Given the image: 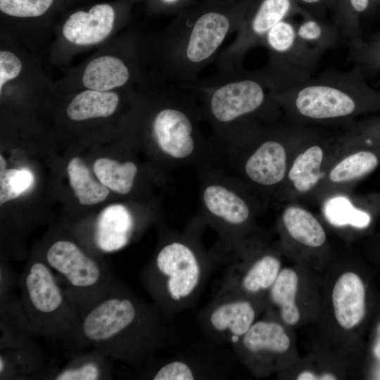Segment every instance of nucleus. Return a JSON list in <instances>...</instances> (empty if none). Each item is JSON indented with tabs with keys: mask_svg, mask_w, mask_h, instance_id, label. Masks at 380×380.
Returning <instances> with one entry per match:
<instances>
[{
	"mask_svg": "<svg viewBox=\"0 0 380 380\" xmlns=\"http://www.w3.org/2000/svg\"><path fill=\"white\" fill-rule=\"evenodd\" d=\"M167 322L153 303L116 277L107 295L82 317L78 347L91 346L138 367L170 343Z\"/></svg>",
	"mask_w": 380,
	"mask_h": 380,
	"instance_id": "nucleus-1",
	"label": "nucleus"
},
{
	"mask_svg": "<svg viewBox=\"0 0 380 380\" xmlns=\"http://www.w3.org/2000/svg\"><path fill=\"white\" fill-rule=\"evenodd\" d=\"M204 224L198 218L183 232L165 234L153 258L141 271L143 286L168 321L196 304L213 274L210 252L201 240Z\"/></svg>",
	"mask_w": 380,
	"mask_h": 380,
	"instance_id": "nucleus-2",
	"label": "nucleus"
},
{
	"mask_svg": "<svg viewBox=\"0 0 380 380\" xmlns=\"http://www.w3.org/2000/svg\"><path fill=\"white\" fill-rule=\"evenodd\" d=\"M291 119L327 123L348 120L370 106L357 70L328 72L272 94Z\"/></svg>",
	"mask_w": 380,
	"mask_h": 380,
	"instance_id": "nucleus-3",
	"label": "nucleus"
},
{
	"mask_svg": "<svg viewBox=\"0 0 380 380\" xmlns=\"http://www.w3.org/2000/svg\"><path fill=\"white\" fill-rule=\"evenodd\" d=\"M20 281V300L34 335L78 347L82 315L47 263L30 262Z\"/></svg>",
	"mask_w": 380,
	"mask_h": 380,
	"instance_id": "nucleus-4",
	"label": "nucleus"
},
{
	"mask_svg": "<svg viewBox=\"0 0 380 380\" xmlns=\"http://www.w3.org/2000/svg\"><path fill=\"white\" fill-rule=\"evenodd\" d=\"M45 262L64 279V291L82 318L108 293L116 277L76 243L58 240L47 249Z\"/></svg>",
	"mask_w": 380,
	"mask_h": 380,
	"instance_id": "nucleus-5",
	"label": "nucleus"
},
{
	"mask_svg": "<svg viewBox=\"0 0 380 380\" xmlns=\"http://www.w3.org/2000/svg\"><path fill=\"white\" fill-rule=\"evenodd\" d=\"M206 173L201 187V219L216 231L222 243L245 239L253 218L249 201L228 177Z\"/></svg>",
	"mask_w": 380,
	"mask_h": 380,
	"instance_id": "nucleus-6",
	"label": "nucleus"
},
{
	"mask_svg": "<svg viewBox=\"0 0 380 380\" xmlns=\"http://www.w3.org/2000/svg\"><path fill=\"white\" fill-rule=\"evenodd\" d=\"M152 131L160 152L172 168L205 163L215 155L203 144L189 113L178 106L160 110L154 118Z\"/></svg>",
	"mask_w": 380,
	"mask_h": 380,
	"instance_id": "nucleus-7",
	"label": "nucleus"
},
{
	"mask_svg": "<svg viewBox=\"0 0 380 380\" xmlns=\"http://www.w3.org/2000/svg\"><path fill=\"white\" fill-rule=\"evenodd\" d=\"M264 304L241 295H215L199 312L198 323L210 340L232 346L254 324Z\"/></svg>",
	"mask_w": 380,
	"mask_h": 380,
	"instance_id": "nucleus-8",
	"label": "nucleus"
},
{
	"mask_svg": "<svg viewBox=\"0 0 380 380\" xmlns=\"http://www.w3.org/2000/svg\"><path fill=\"white\" fill-rule=\"evenodd\" d=\"M267 85L283 88L275 75L267 80L247 77L222 85L210 99L209 110L213 120L228 125L256 113L268 99L273 98V93L266 92Z\"/></svg>",
	"mask_w": 380,
	"mask_h": 380,
	"instance_id": "nucleus-9",
	"label": "nucleus"
},
{
	"mask_svg": "<svg viewBox=\"0 0 380 380\" xmlns=\"http://www.w3.org/2000/svg\"><path fill=\"white\" fill-rule=\"evenodd\" d=\"M239 359L257 376L279 367L281 357L291 347V339L277 321H255L248 331L232 345Z\"/></svg>",
	"mask_w": 380,
	"mask_h": 380,
	"instance_id": "nucleus-10",
	"label": "nucleus"
},
{
	"mask_svg": "<svg viewBox=\"0 0 380 380\" xmlns=\"http://www.w3.org/2000/svg\"><path fill=\"white\" fill-rule=\"evenodd\" d=\"M288 156L287 146L281 137H266L248 153L240 169L251 184L264 188L273 187L286 177Z\"/></svg>",
	"mask_w": 380,
	"mask_h": 380,
	"instance_id": "nucleus-11",
	"label": "nucleus"
},
{
	"mask_svg": "<svg viewBox=\"0 0 380 380\" xmlns=\"http://www.w3.org/2000/svg\"><path fill=\"white\" fill-rule=\"evenodd\" d=\"M335 319L345 330L355 327L365 314V288L353 272H345L336 281L331 293Z\"/></svg>",
	"mask_w": 380,
	"mask_h": 380,
	"instance_id": "nucleus-12",
	"label": "nucleus"
},
{
	"mask_svg": "<svg viewBox=\"0 0 380 380\" xmlns=\"http://www.w3.org/2000/svg\"><path fill=\"white\" fill-rule=\"evenodd\" d=\"M115 12L108 4H97L89 12L72 14L63 27L64 37L77 45H91L103 40L111 32Z\"/></svg>",
	"mask_w": 380,
	"mask_h": 380,
	"instance_id": "nucleus-13",
	"label": "nucleus"
},
{
	"mask_svg": "<svg viewBox=\"0 0 380 380\" xmlns=\"http://www.w3.org/2000/svg\"><path fill=\"white\" fill-rule=\"evenodd\" d=\"M136 222L131 211L122 204L107 206L99 214L94 242L99 249L110 253L125 247L132 240Z\"/></svg>",
	"mask_w": 380,
	"mask_h": 380,
	"instance_id": "nucleus-14",
	"label": "nucleus"
},
{
	"mask_svg": "<svg viewBox=\"0 0 380 380\" xmlns=\"http://www.w3.org/2000/svg\"><path fill=\"white\" fill-rule=\"evenodd\" d=\"M229 20L223 14L209 12L201 15L190 32L185 55L191 63L208 60L220 47L229 30Z\"/></svg>",
	"mask_w": 380,
	"mask_h": 380,
	"instance_id": "nucleus-15",
	"label": "nucleus"
},
{
	"mask_svg": "<svg viewBox=\"0 0 380 380\" xmlns=\"http://www.w3.org/2000/svg\"><path fill=\"white\" fill-rule=\"evenodd\" d=\"M326 158L327 151L323 143L312 142L304 146L289 165L286 178L293 189L300 194H306L315 189L322 178Z\"/></svg>",
	"mask_w": 380,
	"mask_h": 380,
	"instance_id": "nucleus-16",
	"label": "nucleus"
},
{
	"mask_svg": "<svg viewBox=\"0 0 380 380\" xmlns=\"http://www.w3.org/2000/svg\"><path fill=\"white\" fill-rule=\"evenodd\" d=\"M379 163L380 145L365 143L334 165L327 179L336 185L352 183L372 172Z\"/></svg>",
	"mask_w": 380,
	"mask_h": 380,
	"instance_id": "nucleus-17",
	"label": "nucleus"
},
{
	"mask_svg": "<svg viewBox=\"0 0 380 380\" xmlns=\"http://www.w3.org/2000/svg\"><path fill=\"white\" fill-rule=\"evenodd\" d=\"M287 234L299 243L319 248L327 241L325 230L319 220L308 210L298 205H289L281 215Z\"/></svg>",
	"mask_w": 380,
	"mask_h": 380,
	"instance_id": "nucleus-18",
	"label": "nucleus"
},
{
	"mask_svg": "<svg viewBox=\"0 0 380 380\" xmlns=\"http://www.w3.org/2000/svg\"><path fill=\"white\" fill-rule=\"evenodd\" d=\"M1 349L18 348L31 343L33 330L20 300L1 299Z\"/></svg>",
	"mask_w": 380,
	"mask_h": 380,
	"instance_id": "nucleus-19",
	"label": "nucleus"
},
{
	"mask_svg": "<svg viewBox=\"0 0 380 380\" xmlns=\"http://www.w3.org/2000/svg\"><path fill=\"white\" fill-rule=\"evenodd\" d=\"M298 276L291 268L282 269L270 289L267 300L272 308L278 309L279 317L287 325H295L300 320V311L296 304Z\"/></svg>",
	"mask_w": 380,
	"mask_h": 380,
	"instance_id": "nucleus-20",
	"label": "nucleus"
},
{
	"mask_svg": "<svg viewBox=\"0 0 380 380\" xmlns=\"http://www.w3.org/2000/svg\"><path fill=\"white\" fill-rule=\"evenodd\" d=\"M129 78V70L118 58L104 56L91 61L86 67L82 82L90 89L107 91L123 85Z\"/></svg>",
	"mask_w": 380,
	"mask_h": 380,
	"instance_id": "nucleus-21",
	"label": "nucleus"
},
{
	"mask_svg": "<svg viewBox=\"0 0 380 380\" xmlns=\"http://www.w3.org/2000/svg\"><path fill=\"white\" fill-rule=\"evenodd\" d=\"M94 350L80 354L56 372L55 380H99L111 377L110 360L103 352Z\"/></svg>",
	"mask_w": 380,
	"mask_h": 380,
	"instance_id": "nucleus-22",
	"label": "nucleus"
},
{
	"mask_svg": "<svg viewBox=\"0 0 380 380\" xmlns=\"http://www.w3.org/2000/svg\"><path fill=\"white\" fill-rule=\"evenodd\" d=\"M295 0H262L243 32V45L265 37L268 31L293 11Z\"/></svg>",
	"mask_w": 380,
	"mask_h": 380,
	"instance_id": "nucleus-23",
	"label": "nucleus"
},
{
	"mask_svg": "<svg viewBox=\"0 0 380 380\" xmlns=\"http://www.w3.org/2000/svg\"><path fill=\"white\" fill-rule=\"evenodd\" d=\"M119 103L118 95L112 91L93 89L77 94L67 108L68 117L73 120L108 117L112 115Z\"/></svg>",
	"mask_w": 380,
	"mask_h": 380,
	"instance_id": "nucleus-24",
	"label": "nucleus"
},
{
	"mask_svg": "<svg viewBox=\"0 0 380 380\" xmlns=\"http://www.w3.org/2000/svg\"><path fill=\"white\" fill-rule=\"evenodd\" d=\"M217 370L199 359L179 356L167 360L151 372L149 379L153 380H194L215 379L220 375Z\"/></svg>",
	"mask_w": 380,
	"mask_h": 380,
	"instance_id": "nucleus-25",
	"label": "nucleus"
},
{
	"mask_svg": "<svg viewBox=\"0 0 380 380\" xmlns=\"http://www.w3.org/2000/svg\"><path fill=\"white\" fill-rule=\"evenodd\" d=\"M1 350L0 379L36 372L42 365V351L33 342L25 346Z\"/></svg>",
	"mask_w": 380,
	"mask_h": 380,
	"instance_id": "nucleus-26",
	"label": "nucleus"
},
{
	"mask_svg": "<svg viewBox=\"0 0 380 380\" xmlns=\"http://www.w3.org/2000/svg\"><path fill=\"white\" fill-rule=\"evenodd\" d=\"M94 171L102 184L125 195L129 194L134 186L138 167L132 161L118 163L107 158H101L94 162Z\"/></svg>",
	"mask_w": 380,
	"mask_h": 380,
	"instance_id": "nucleus-27",
	"label": "nucleus"
},
{
	"mask_svg": "<svg viewBox=\"0 0 380 380\" xmlns=\"http://www.w3.org/2000/svg\"><path fill=\"white\" fill-rule=\"evenodd\" d=\"M70 184L82 205H94L104 201L109 194L108 189L97 182L89 168L80 158L75 157L68 165Z\"/></svg>",
	"mask_w": 380,
	"mask_h": 380,
	"instance_id": "nucleus-28",
	"label": "nucleus"
},
{
	"mask_svg": "<svg viewBox=\"0 0 380 380\" xmlns=\"http://www.w3.org/2000/svg\"><path fill=\"white\" fill-rule=\"evenodd\" d=\"M298 39L320 56L342 39L336 26L327 25L313 17L305 18L296 26Z\"/></svg>",
	"mask_w": 380,
	"mask_h": 380,
	"instance_id": "nucleus-29",
	"label": "nucleus"
},
{
	"mask_svg": "<svg viewBox=\"0 0 380 380\" xmlns=\"http://www.w3.org/2000/svg\"><path fill=\"white\" fill-rule=\"evenodd\" d=\"M371 3V0H337L338 11L336 27L342 39L350 43L353 49L361 45L357 17L367 10Z\"/></svg>",
	"mask_w": 380,
	"mask_h": 380,
	"instance_id": "nucleus-30",
	"label": "nucleus"
},
{
	"mask_svg": "<svg viewBox=\"0 0 380 380\" xmlns=\"http://www.w3.org/2000/svg\"><path fill=\"white\" fill-rule=\"evenodd\" d=\"M326 215L334 224H350L357 228L367 227L372 220L369 213L353 207L342 197L333 198L327 204Z\"/></svg>",
	"mask_w": 380,
	"mask_h": 380,
	"instance_id": "nucleus-31",
	"label": "nucleus"
},
{
	"mask_svg": "<svg viewBox=\"0 0 380 380\" xmlns=\"http://www.w3.org/2000/svg\"><path fill=\"white\" fill-rule=\"evenodd\" d=\"M266 44L277 58L288 55L298 41L296 26L286 19L273 26L265 37Z\"/></svg>",
	"mask_w": 380,
	"mask_h": 380,
	"instance_id": "nucleus-32",
	"label": "nucleus"
},
{
	"mask_svg": "<svg viewBox=\"0 0 380 380\" xmlns=\"http://www.w3.org/2000/svg\"><path fill=\"white\" fill-rule=\"evenodd\" d=\"M33 181V175L26 169L0 171V204L18 197L31 186Z\"/></svg>",
	"mask_w": 380,
	"mask_h": 380,
	"instance_id": "nucleus-33",
	"label": "nucleus"
},
{
	"mask_svg": "<svg viewBox=\"0 0 380 380\" xmlns=\"http://www.w3.org/2000/svg\"><path fill=\"white\" fill-rule=\"evenodd\" d=\"M53 0H0L1 11L15 17H37L44 13Z\"/></svg>",
	"mask_w": 380,
	"mask_h": 380,
	"instance_id": "nucleus-34",
	"label": "nucleus"
},
{
	"mask_svg": "<svg viewBox=\"0 0 380 380\" xmlns=\"http://www.w3.org/2000/svg\"><path fill=\"white\" fill-rule=\"evenodd\" d=\"M22 65L19 58L6 51L0 52V90L8 80L15 78L21 71Z\"/></svg>",
	"mask_w": 380,
	"mask_h": 380,
	"instance_id": "nucleus-35",
	"label": "nucleus"
},
{
	"mask_svg": "<svg viewBox=\"0 0 380 380\" xmlns=\"http://www.w3.org/2000/svg\"><path fill=\"white\" fill-rule=\"evenodd\" d=\"M337 377L333 374L324 373L317 374L314 372L303 371L300 372L296 377L298 380H334Z\"/></svg>",
	"mask_w": 380,
	"mask_h": 380,
	"instance_id": "nucleus-36",
	"label": "nucleus"
},
{
	"mask_svg": "<svg viewBox=\"0 0 380 380\" xmlns=\"http://www.w3.org/2000/svg\"><path fill=\"white\" fill-rule=\"evenodd\" d=\"M374 353L376 357L380 360V324L377 329L376 339L374 346Z\"/></svg>",
	"mask_w": 380,
	"mask_h": 380,
	"instance_id": "nucleus-37",
	"label": "nucleus"
},
{
	"mask_svg": "<svg viewBox=\"0 0 380 380\" xmlns=\"http://www.w3.org/2000/svg\"><path fill=\"white\" fill-rule=\"evenodd\" d=\"M302 4L308 7H315L317 6H320L322 4L325 2L327 0H298Z\"/></svg>",
	"mask_w": 380,
	"mask_h": 380,
	"instance_id": "nucleus-38",
	"label": "nucleus"
},
{
	"mask_svg": "<svg viewBox=\"0 0 380 380\" xmlns=\"http://www.w3.org/2000/svg\"><path fill=\"white\" fill-rule=\"evenodd\" d=\"M0 171L4 170L6 168V161L5 160L4 158L1 155L0 156Z\"/></svg>",
	"mask_w": 380,
	"mask_h": 380,
	"instance_id": "nucleus-39",
	"label": "nucleus"
},
{
	"mask_svg": "<svg viewBox=\"0 0 380 380\" xmlns=\"http://www.w3.org/2000/svg\"><path fill=\"white\" fill-rule=\"evenodd\" d=\"M163 1L165 2L171 3V2L176 1L177 0H163Z\"/></svg>",
	"mask_w": 380,
	"mask_h": 380,
	"instance_id": "nucleus-40",
	"label": "nucleus"
},
{
	"mask_svg": "<svg viewBox=\"0 0 380 380\" xmlns=\"http://www.w3.org/2000/svg\"><path fill=\"white\" fill-rule=\"evenodd\" d=\"M378 141L380 144V131H379V136Z\"/></svg>",
	"mask_w": 380,
	"mask_h": 380,
	"instance_id": "nucleus-41",
	"label": "nucleus"
},
{
	"mask_svg": "<svg viewBox=\"0 0 380 380\" xmlns=\"http://www.w3.org/2000/svg\"><path fill=\"white\" fill-rule=\"evenodd\" d=\"M372 1H379V0H371Z\"/></svg>",
	"mask_w": 380,
	"mask_h": 380,
	"instance_id": "nucleus-42",
	"label": "nucleus"
},
{
	"mask_svg": "<svg viewBox=\"0 0 380 380\" xmlns=\"http://www.w3.org/2000/svg\"><path fill=\"white\" fill-rule=\"evenodd\" d=\"M379 53H380V46H379Z\"/></svg>",
	"mask_w": 380,
	"mask_h": 380,
	"instance_id": "nucleus-43",
	"label": "nucleus"
}]
</instances>
